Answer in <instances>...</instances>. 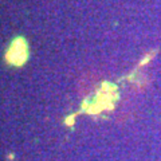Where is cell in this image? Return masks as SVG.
<instances>
[{
  "mask_svg": "<svg viewBox=\"0 0 161 161\" xmlns=\"http://www.w3.org/2000/svg\"><path fill=\"white\" fill-rule=\"evenodd\" d=\"M27 58V46H26V42L19 38V39H15L11 47H9V51H8V59L9 62H12L14 64H20L24 59Z\"/></svg>",
  "mask_w": 161,
  "mask_h": 161,
  "instance_id": "obj_1",
  "label": "cell"
}]
</instances>
